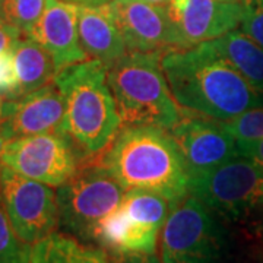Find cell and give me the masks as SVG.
<instances>
[{
	"label": "cell",
	"instance_id": "19",
	"mask_svg": "<svg viewBox=\"0 0 263 263\" xmlns=\"http://www.w3.org/2000/svg\"><path fill=\"white\" fill-rule=\"evenodd\" d=\"M29 263H110L101 249L82 245L72 235L53 233L34 245Z\"/></svg>",
	"mask_w": 263,
	"mask_h": 263
},
{
	"label": "cell",
	"instance_id": "33",
	"mask_svg": "<svg viewBox=\"0 0 263 263\" xmlns=\"http://www.w3.org/2000/svg\"><path fill=\"white\" fill-rule=\"evenodd\" d=\"M108 2H111V0H100V3H101V5H104V3H108Z\"/></svg>",
	"mask_w": 263,
	"mask_h": 263
},
{
	"label": "cell",
	"instance_id": "9",
	"mask_svg": "<svg viewBox=\"0 0 263 263\" xmlns=\"http://www.w3.org/2000/svg\"><path fill=\"white\" fill-rule=\"evenodd\" d=\"M0 196L15 233L29 245L53 234L60 226L57 193L48 184L3 165Z\"/></svg>",
	"mask_w": 263,
	"mask_h": 263
},
{
	"label": "cell",
	"instance_id": "4",
	"mask_svg": "<svg viewBox=\"0 0 263 263\" xmlns=\"http://www.w3.org/2000/svg\"><path fill=\"white\" fill-rule=\"evenodd\" d=\"M54 82L65 97V132L88 155L103 152L122 129L108 67L88 59L62 69Z\"/></svg>",
	"mask_w": 263,
	"mask_h": 263
},
{
	"label": "cell",
	"instance_id": "20",
	"mask_svg": "<svg viewBox=\"0 0 263 263\" xmlns=\"http://www.w3.org/2000/svg\"><path fill=\"white\" fill-rule=\"evenodd\" d=\"M170 202L167 197L146 190H127L124 193L120 209L132 219L142 226L161 230L170 214Z\"/></svg>",
	"mask_w": 263,
	"mask_h": 263
},
{
	"label": "cell",
	"instance_id": "7",
	"mask_svg": "<svg viewBox=\"0 0 263 263\" xmlns=\"http://www.w3.org/2000/svg\"><path fill=\"white\" fill-rule=\"evenodd\" d=\"M162 263H230L226 231L196 196L171 203L161 237Z\"/></svg>",
	"mask_w": 263,
	"mask_h": 263
},
{
	"label": "cell",
	"instance_id": "12",
	"mask_svg": "<svg viewBox=\"0 0 263 263\" xmlns=\"http://www.w3.org/2000/svg\"><path fill=\"white\" fill-rule=\"evenodd\" d=\"M65 119V97L53 81L25 97L6 100L0 133L9 141L41 133H66Z\"/></svg>",
	"mask_w": 263,
	"mask_h": 263
},
{
	"label": "cell",
	"instance_id": "22",
	"mask_svg": "<svg viewBox=\"0 0 263 263\" xmlns=\"http://www.w3.org/2000/svg\"><path fill=\"white\" fill-rule=\"evenodd\" d=\"M32 247L19 238L0 196V263H29Z\"/></svg>",
	"mask_w": 263,
	"mask_h": 263
},
{
	"label": "cell",
	"instance_id": "15",
	"mask_svg": "<svg viewBox=\"0 0 263 263\" xmlns=\"http://www.w3.org/2000/svg\"><path fill=\"white\" fill-rule=\"evenodd\" d=\"M78 31L81 47L88 59L110 67L127 54V46L108 9V3L79 5Z\"/></svg>",
	"mask_w": 263,
	"mask_h": 263
},
{
	"label": "cell",
	"instance_id": "28",
	"mask_svg": "<svg viewBox=\"0 0 263 263\" xmlns=\"http://www.w3.org/2000/svg\"><path fill=\"white\" fill-rule=\"evenodd\" d=\"M9 142V139H6V138L0 133V161H2V155H3V152L6 149V146H8Z\"/></svg>",
	"mask_w": 263,
	"mask_h": 263
},
{
	"label": "cell",
	"instance_id": "32",
	"mask_svg": "<svg viewBox=\"0 0 263 263\" xmlns=\"http://www.w3.org/2000/svg\"><path fill=\"white\" fill-rule=\"evenodd\" d=\"M2 173H3V162L0 161V184H2Z\"/></svg>",
	"mask_w": 263,
	"mask_h": 263
},
{
	"label": "cell",
	"instance_id": "14",
	"mask_svg": "<svg viewBox=\"0 0 263 263\" xmlns=\"http://www.w3.org/2000/svg\"><path fill=\"white\" fill-rule=\"evenodd\" d=\"M79 5L66 0H47L44 12L28 34L51 54L57 70L88 60L78 31Z\"/></svg>",
	"mask_w": 263,
	"mask_h": 263
},
{
	"label": "cell",
	"instance_id": "27",
	"mask_svg": "<svg viewBox=\"0 0 263 263\" xmlns=\"http://www.w3.org/2000/svg\"><path fill=\"white\" fill-rule=\"evenodd\" d=\"M238 154L256 162L263 168V139L257 141H237Z\"/></svg>",
	"mask_w": 263,
	"mask_h": 263
},
{
	"label": "cell",
	"instance_id": "10",
	"mask_svg": "<svg viewBox=\"0 0 263 263\" xmlns=\"http://www.w3.org/2000/svg\"><path fill=\"white\" fill-rule=\"evenodd\" d=\"M189 179L215 170L238 157V143L222 122L200 116H184L173 129Z\"/></svg>",
	"mask_w": 263,
	"mask_h": 263
},
{
	"label": "cell",
	"instance_id": "2",
	"mask_svg": "<svg viewBox=\"0 0 263 263\" xmlns=\"http://www.w3.org/2000/svg\"><path fill=\"white\" fill-rule=\"evenodd\" d=\"M162 69L180 107L203 117L228 122L252 108L263 107V97L208 43L167 51Z\"/></svg>",
	"mask_w": 263,
	"mask_h": 263
},
{
	"label": "cell",
	"instance_id": "26",
	"mask_svg": "<svg viewBox=\"0 0 263 263\" xmlns=\"http://www.w3.org/2000/svg\"><path fill=\"white\" fill-rule=\"evenodd\" d=\"M21 38H22L21 31L12 27L5 19L0 18V56L8 51H12Z\"/></svg>",
	"mask_w": 263,
	"mask_h": 263
},
{
	"label": "cell",
	"instance_id": "25",
	"mask_svg": "<svg viewBox=\"0 0 263 263\" xmlns=\"http://www.w3.org/2000/svg\"><path fill=\"white\" fill-rule=\"evenodd\" d=\"M18 91V76L13 62V50L0 56V97L15 100Z\"/></svg>",
	"mask_w": 263,
	"mask_h": 263
},
{
	"label": "cell",
	"instance_id": "23",
	"mask_svg": "<svg viewBox=\"0 0 263 263\" xmlns=\"http://www.w3.org/2000/svg\"><path fill=\"white\" fill-rule=\"evenodd\" d=\"M222 123L237 141L263 139V107L252 108L233 120Z\"/></svg>",
	"mask_w": 263,
	"mask_h": 263
},
{
	"label": "cell",
	"instance_id": "31",
	"mask_svg": "<svg viewBox=\"0 0 263 263\" xmlns=\"http://www.w3.org/2000/svg\"><path fill=\"white\" fill-rule=\"evenodd\" d=\"M3 103L5 101H2V98H0V120H2V114H3Z\"/></svg>",
	"mask_w": 263,
	"mask_h": 263
},
{
	"label": "cell",
	"instance_id": "8",
	"mask_svg": "<svg viewBox=\"0 0 263 263\" xmlns=\"http://www.w3.org/2000/svg\"><path fill=\"white\" fill-rule=\"evenodd\" d=\"M84 155L67 133H41L12 139L2 162L24 177L60 187L75 176Z\"/></svg>",
	"mask_w": 263,
	"mask_h": 263
},
{
	"label": "cell",
	"instance_id": "6",
	"mask_svg": "<svg viewBox=\"0 0 263 263\" xmlns=\"http://www.w3.org/2000/svg\"><path fill=\"white\" fill-rule=\"evenodd\" d=\"M86 155L76 174L57 190L59 224L84 241H94L100 222L122 205L126 190L101 164Z\"/></svg>",
	"mask_w": 263,
	"mask_h": 263
},
{
	"label": "cell",
	"instance_id": "21",
	"mask_svg": "<svg viewBox=\"0 0 263 263\" xmlns=\"http://www.w3.org/2000/svg\"><path fill=\"white\" fill-rule=\"evenodd\" d=\"M47 0H0V18L27 35L41 18Z\"/></svg>",
	"mask_w": 263,
	"mask_h": 263
},
{
	"label": "cell",
	"instance_id": "24",
	"mask_svg": "<svg viewBox=\"0 0 263 263\" xmlns=\"http://www.w3.org/2000/svg\"><path fill=\"white\" fill-rule=\"evenodd\" d=\"M241 6V31L263 48V0H245Z\"/></svg>",
	"mask_w": 263,
	"mask_h": 263
},
{
	"label": "cell",
	"instance_id": "30",
	"mask_svg": "<svg viewBox=\"0 0 263 263\" xmlns=\"http://www.w3.org/2000/svg\"><path fill=\"white\" fill-rule=\"evenodd\" d=\"M142 2L152 3V5H160V6H164V5H168L170 3V0H142Z\"/></svg>",
	"mask_w": 263,
	"mask_h": 263
},
{
	"label": "cell",
	"instance_id": "3",
	"mask_svg": "<svg viewBox=\"0 0 263 263\" xmlns=\"http://www.w3.org/2000/svg\"><path fill=\"white\" fill-rule=\"evenodd\" d=\"M100 161L123 189L146 190L171 203L189 193V174L171 133L155 126H123Z\"/></svg>",
	"mask_w": 263,
	"mask_h": 263
},
{
	"label": "cell",
	"instance_id": "29",
	"mask_svg": "<svg viewBox=\"0 0 263 263\" xmlns=\"http://www.w3.org/2000/svg\"><path fill=\"white\" fill-rule=\"evenodd\" d=\"M66 2H72L78 5H101L100 0H66Z\"/></svg>",
	"mask_w": 263,
	"mask_h": 263
},
{
	"label": "cell",
	"instance_id": "16",
	"mask_svg": "<svg viewBox=\"0 0 263 263\" xmlns=\"http://www.w3.org/2000/svg\"><path fill=\"white\" fill-rule=\"evenodd\" d=\"M158 233L155 228L136 222L119 206L100 222L94 241L103 246L110 256L154 254Z\"/></svg>",
	"mask_w": 263,
	"mask_h": 263
},
{
	"label": "cell",
	"instance_id": "18",
	"mask_svg": "<svg viewBox=\"0 0 263 263\" xmlns=\"http://www.w3.org/2000/svg\"><path fill=\"white\" fill-rule=\"evenodd\" d=\"M13 62L18 76L16 98L25 97L51 84L59 73L51 54L40 43L27 37L13 48Z\"/></svg>",
	"mask_w": 263,
	"mask_h": 263
},
{
	"label": "cell",
	"instance_id": "34",
	"mask_svg": "<svg viewBox=\"0 0 263 263\" xmlns=\"http://www.w3.org/2000/svg\"><path fill=\"white\" fill-rule=\"evenodd\" d=\"M110 263H114V262H110Z\"/></svg>",
	"mask_w": 263,
	"mask_h": 263
},
{
	"label": "cell",
	"instance_id": "13",
	"mask_svg": "<svg viewBox=\"0 0 263 263\" xmlns=\"http://www.w3.org/2000/svg\"><path fill=\"white\" fill-rule=\"evenodd\" d=\"M167 10L180 47L192 48L237 28L243 6L231 0H170Z\"/></svg>",
	"mask_w": 263,
	"mask_h": 263
},
{
	"label": "cell",
	"instance_id": "17",
	"mask_svg": "<svg viewBox=\"0 0 263 263\" xmlns=\"http://www.w3.org/2000/svg\"><path fill=\"white\" fill-rule=\"evenodd\" d=\"M206 43L218 56L234 66L263 97V48L259 44L237 29Z\"/></svg>",
	"mask_w": 263,
	"mask_h": 263
},
{
	"label": "cell",
	"instance_id": "11",
	"mask_svg": "<svg viewBox=\"0 0 263 263\" xmlns=\"http://www.w3.org/2000/svg\"><path fill=\"white\" fill-rule=\"evenodd\" d=\"M108 9L130 51L164 53L181 50L165 8L142 0H111Z\"/></svg>",
	"mask_w": 263,
	"mask_h": 263
},
{
	"label": "cell",
	"instance_id": "5",
	"mask_svg": "<svg viewBox=\"0 0 263 263\" xmlns=\"http://www.w3.org/2000/svg\"><path fill=\"white\" fill-rule=\"evenodd\" d=\"M164 53L130 51L108 67L122 126L173 129L181 120L162 69Z\"/></svg>",
	"mask_w": 263,
	"mask_h": 263
},
{
	"label": "cell",
	"instance_id": "1",
	"mask_svg": "<svg viewBox=\"0 0 263 263\" xmlns=\"http://www.w3.org/2000/svg\"><path fill=\"white\" fill-rule=\"evenodd\" d=\"M196 196L222 226L230 263H263V168L246 157L189 179Z\"/></svg>",
	"mask_w": 263,
	"mask_h": 263
}]
</instances>
